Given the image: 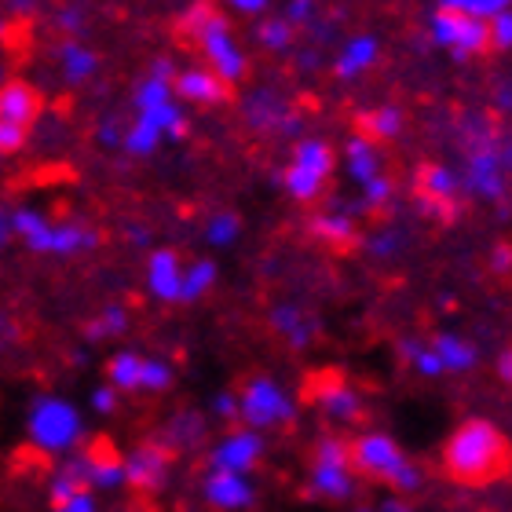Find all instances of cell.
<instances>
[{
    "instance_id": "1",
    "label": "cell",
    "mask_w": 512,
    "mask_h": 512,
    "mask_svg": "<svg viewBox=\"0 0 512 512\" xmlns=\"http://www.w3.org/2000/svg\"><path fill=\"white\" fill-rule=\"evenodd\" d=\"M443 469H447L450 480L465 483V487H483V483L502 480L512 469L509 439L487 417H469L443 443Z\"/></svg>"
},
{
    "instance_id": "2",
    "label": "cell",
    "mask_w": 512,
    "mask_h": 512,
    "mask_svg": "<svg viewBox=\"0 0 512 512\" xmlns=\"http://www.w3.org/2000/svg\"><path fill=\"white\" fill-rule=\"evenodd\" d=\"M180 30H183V37L202 52V66H209L220 81L235 85V81L246 77L249 55H246V48L238 44L224 11L209 8V4H194V8L183 11Z\"/></svg>"
},
{
    "instance_id": "3",
    "label": "cell",
    "mask_w": 512,
    "mask_h": 512,
    "mask_svg": "<svg viewBox=\"0 0 512 512\" xmlns=\"http://www.w3.org/2000/svg\"><path fill=\"white\" fill-rule=\"evenodd\" d=\"M348 458H352L355 476L384 483V487H392L399 498L417 494L425 487L421 465H417L414 458H406L403 447H399L388 432H359V436L348 443Z\"/></svg>"
},
{
    "instance_id": "4",
    "label": "cell",
    "mask_w": 512,
    "mask_h": 512,
    "mask_svg": "<svg viewBox=\"0 0 512 512\" xmlns=\"http://www.w3.org/2000/svg\"><path fill=\"white\" fill-rule=\"evenodd\" d=\"M11 224H15V238H19L22 246L44 256L92 253L99 246V238H103L85 220H48L41 209H30V205H19L11 213Z\"/></svg>"
},
{
    "instance_id": "5",
    "label": "cell",
    "mask_w": 512,
    "mask_h": 512,
    "mask_svg": "<svg viewBox=\"0 0 512 512\" xmlns=\"http://www.w3.org/2000/svg\"><path fill=\"white\" fill-rule=\"evenodd\" d=\"M465 187L472 194H480L487 202H498L502 205L505 198V180H509L512 172V139L509 136H498L491 125L480 128H469V136H465Z\"/></svg>"
},
{
    "instance_id": "6",
    "label": "cell",
    "mask_w": 512,
    "mask_h": 512,
    "mask_svg": "<svg viewBox=\"0 0 512 512\" xmlns=\"http://www.w3.org/2000/svg\"><path fill=\"white\" fill-rule=\"evenodd\" d=\"M26 436H30L33 450L70 458V454L85 443V421L77 414V406L66 403L63 395H41V399L30 403Z\"/></svg>"
},
{
    "instance_id": "7",
    "label": "cell",
    "mask_w": 512,
    "mask_h": 512,
    "mask_svg": "<svg viewBox=\"0 0 512 512\" xmlns=\"http://www.w3.org/2000/svg\"><path fill=\"white\" fill-rule=\"evenodd\" d=\"M308 498L319 502H348L355 498V469L348 443L341 436H319L308 469Z\"/></svg>"
},
{
    "instance_id": "8",
    "label": "cell",
    "mask_w": 512,
    "mask_h": 512,
    "mask_svg": "<svg viewBox=\"0 0 512 512\" xmlns=\"http://www.w3.org/2000/svg\"><path fill=\"white\" fill-rule=\"evenodd\" d=\"M293 417H297V403H293V395L275 377L256 374L242 384V392H238V421L246 428L264 436L267 428H282Z\"/></svg>"
},
{
    "instance_id": "9",
    "label": "cell",
    "mask_w": 512,
    "mask_h": 512,
    "mask_svg": "<svg viewBox=\"0 0 512 512\" xmlns=\"http://www.w3.org/2000/svg\"><path fill=\"white\" fill-rule=\"evenodd\" d=\"M428 33H432V44L447 48L458 63L461 59H472V55L491 52V33H487V22L469 19V15L454 11L450 4H439V8L432 11V19H428Z\"/></svg>"
},
{
    "instance_id": "10",
    "label": "cell",
    "mask_w": 512,
    "mask_h": 512,
    "mask_svg": "<svg viewBox=\"0 0 512 512\" xmlns=\"http://www.w3.org/2000/svg\"><path fill=\"white\" fill-rule=\"evenodd\" d=\"M461 180L458 172L443 165V161H425L414 176V202L421 216H436V220H454L458 213Z\"/></svg>"
},
{
    "instance_id": "11",
    "label": "cell",
    "mask_w": 512,
    "mask_h": 512,
    "mask_svg": "<svg viewBox=\"0 0 512 512\" xmlns=\"http://www.w3.org/2000/svg\"><path fill=\"white\" fill-rule=\"evenodd\" d=\"M304 399L319 406L330 421H344V425H348V421H359V417L366 414V403H363V395H359V388H355L348 377L333 374V370L308 377Z\"/></svg>"
},
{
    "instance_id": "12",
    "label": "cell",
    "mask_w": 512,
    "mask_h": 512,
    "mask_svg": "<svg viewBox=\"0 0 512 512\" xmlns=\"http://www.w3.org/2000/svg\"><path fill=\"white\" fill-rule=\"evenodd\" d=\"M172 469V450L158 436L143 439L125 454V487L136 494H158L169 480Z\"/></svg>"
},
{
    "instance_id": "13",
    "label": "cell",
    "mask_w": 512,
    "mask_h": 512,
    "mask_svg": "<svg viewBox=\"0 0 512 512\" xmlns=\"http://www.w3.org/2000/svg\"><path fill=\"white\" fill-rule=\"evenodd\" d=\"M264 458V436L253 428H231L224 439H216L209 450V472H235V476H249Z\"/></svg>"
},
{
    "instance_id": "14",
    "label": "cell",
    "mask_w": 512,
    "mask_h": 512,
    "mask_svg": "<svg viewBox=\"0 0 512 512\" xmlns=\"http://www.w3.org/2000/svg\"><path fill=\"white\" fill-rule=\"evenodd\" d=\"M77 458L85 465L88 491H114L125 483V454H118V447L110 439H92L77 450Z\"/></svg>"
},
{
    "instance_id": "15",
    "label": "cell",
    "mask_w": 512,
    "mask_h": 512,
    "mask_svg": "<svg viewBox=\"0 0 512 512\" xmlns=\"http://www.w3.org/2000/svg\"><path fill=\"white\" fill-rule=\"evenodd\" d=\"M172 96L191 107H220L231 99V85L209 70V66H187L172 77Z\"/></svg>"
},
{
    "instance_id": "16",
    "label": "cell",
    "mask_w": 512,
    "mask_h": 512,
    "mask_svg": "<svg viewBox=\"0 0 512 512\" xmlns=\"http://www.w3.org/2000/svg\"><path fill=\"white\" fill-rule=\"evenodd\" d=\"M183 256L176 249H150L147 256V293L161 304H180L183 300Z\"/></svg>"
},
{
    "instance_id": "17",
    "label": "cell",
    "mask_w": 512,
    "mask_h": 512,
    "mask_svg": "<svg viewBox=\"0 0 512 512\" xmlns=\"http://www.w3.org/2000/svg\"><path fill=\"white\" fill-rule=\"evenodd\" d=\"M202 498H205V505L216 512H246V509H253V502H256V487L249 483V476L205 472Z\"/></svg>"
},
{
    "instance_id": "18",
    "label": "cell",
    "mask_w": 512,
    "mask_h": 512,
    "mask_svg": "<svg viewBox=\"0 0 512 512\" xmlns=\"http://www.w3.org/2000/svg\"><path fill=\"white\" fill-rule=\"evenodd\" d=\"M44 110L41 92L30 81H0V121L11 128L30 132Z\"/></svg>"
},
{
    "instance_id": "19",
    "label": "cell",
    "mask_w": 512,
    "mask_h": 512,
    "mask_svg": "<svg viewBox=\"0 0 512 512\" xmlns=\"http://www.w3.org/2000/svg\"><path fill=\"white\" fill-rule=\"evenodd\" d=\"M267 322H271V330H275L293 352H304V348L315 341V330H319L315 319H311L300 304H275L271 315H267Z\"/></svg>"
},
{
    "instance_id": "20",
    "label": "cell",
    "mask_w": 512,
    "mask_h": 512,
    "mask_svg": "<svg viewBox=\"0 0 512 512\" xmlns=\"http://www.w3.org/2000/svg\"><path fill=\"white\" fill-rule=\"evenodd\" d=\"M99 52L85 41H59L55 48V66H59V77L66 85H85L99 74Z\"/></svg>"
},
{
    "instance_id": "21",
    "label": "cell",
    "mask_w": 512,
    "mask_h": 512,
    "mask_svg": "<svg viewBox=\"0 0 512 512\" xmlns=\"http://www.w3.org/2000/svg\"><path fill=\"white\" fill-rule=\"evenodd\" d=\"M377 55H381V41L374 33H355L344 41V48L333 59V74L337 77H359L366 70H374Z\"/></svg>"
},
{
    "instance_id": "22",
    "label": "cell",
    "mask_w": 512,
    "mask_h": 512,
    "mask_svg": "<svg viewBox=\"0 0 512 512\" xmlns=\"http://www.w3.org/2000/svg\"><path fill=\"white\" fill-rule=\"evenodd\" d=\"M293 169H304L311 176H319V180L330 183V176L337 172V150L319 136H304L293 143V161H289Z\"/></svg>"
},
{
    "instance_id": "23",
    "label": "cell",
    "mask_w": 512,
    "mask_h": 512,
    "mask_svg": "<svg viewBox=\"0 0 512 512\" xmlns=\"http://www.w3.org/2000/svg\"><path fill=\"white\" fill-rule=\"evenodd\" d=\"M381 158H384L381 147L370 143L366 136H359V132L344 143V169H348V176H352L359 187H366L370 180L381 176Z\"/></svg>"
},
{
    "instance_id": "24",
    "label": "cell",
    "mask_w": 512,
    "mask_h": 512,
    "mask_svg": "<svg viewBox=\"0 0 512 512\" xmlns=\"http://www.w3.org/2000/svg\"><path fill=\"white\" fill-rule=\"evenodd\" d=\"M311 238H319L322 246L330 249H355L359 246V227H355L352 216L344 213H315L308 220Z\"/></svg>"
},
{
    "instance_id": "25",
    "label": "cell",
    "mask_w": 512,
    "mask_h": 512,
    "mask_svg": "<svg viewBox=\"0 0 512 512\" xmlns=\"http://www.w3.org/2000/svg\"><path fill=\"white\" fill-rule=\"evenodd\" d=\"M428 344H432V352H436L443 374H465V370H472V366L480 363L476 344L458 337V333H436Z\"/></svg>"
},
{
    "instance_id": "26",
    "label": "cell",
    "mask_w": 512,
    "mask_h": 512,
    "mask_svg": "<svg viewBox=\"0 0 512 512\" xmlns=\"http://www.w3.org/2000/svg\"><path fill=\"white\" fill-rule=\"evenodd\" d=\"M355 132L381 147V143H388V139H395L399 132H403V110L392 107V103H381V107H374V110H363V114L355 118Z\"/></svg>"
},
{
    "instance_id": "27",
    "label": "cell",
    "mask_w": 512,
    "mask_h": 512,
    "mask_svg": "<svg viewBox=\"0 0 512 512\" xmlns=\"http://www.w3.org/2000/svg\"><path fill=\"white\" fill-rule=\"evenodd\" d=\"M143 359L139 352H118L110 355L107 363V381L114 392H143Z\"/></svg>"
},
{
    "instance_id": "28",
    "label": "cell",
    "mask_w": 512,
    "mask_h": 512,
    "mask_svg": "<svg viewBox=\"0 0 512 512\" xmlns=\"http://www.w3.org/2000/svg\"><path fill=\"white\" fill-rule=\"evenodd\" d=\"M128 326H132V315H128L125 304H107L96 319H88L85 337H88V341H110V337H121V333H128Z\"/></svg>"
},
{
    "instance_id": "29",
    "label": "cell",
    "mask_w": 512,
    "mask_h": 512,
    "mask_svg": "<svg viewBox=\"0 0 512 512\" xmlns=\"http://www.w3.org/2000/svg\"><path fill=\"white\" fill-rule=\"evenodd\" d=\"M297 30L286 22V15H264V19H256L253 26V41L267 52H286L289 44H293Z\"/></svg>"
},
{
    "instance_id": "30",
    "label": "cell",
    "mask_w": 512,
    "mask_h": 512,
    "mask_svg": "<svg viewBox=\"0 0 512 512\" xmlns=\"http://www.w3.org/2000/svg\"><path fill=\"white\" fill-rule=\"evenodd\" d=\"M213 286H216V264H213V260H209V256H202V260H191V264L183 267V300H180V304L202 300Z\"/></svg>"
},
{
    "instance_id": "31",
    "label": "cell",
    "mask_w": 512,
    "mask_h": 512,
    "mask_svg": "<svg viewBox=\"0 0 512 512\" xmlns=\"http://www.w3.org/2000/svg\"><path fill=\"white\" fill-rule=\"evenodd\" d=\"M275 180L286 187V194L293 202H315V198H322V191H326V180H319V176H311V172H304V169H293V165H289L282 176H275Z\"/></svg>"
},
{
    "instance_id": "32",
    "label": "cell",
    "mask_w": 512,
    "mask_h": 512,
    "mask_svg": "<svg viewBox=\"0 0 512 512\" xmlns=\"http://www.w3.org/2000/svg\"><path fill=\"white\" fill-rule=\"evenodd\" d=\"M158 439L172 450V454H176V450L194 447V443L202 439V417L180 414L176 421H169V428H165V432H158Z\"/></svg>"
},
{
    "instance_id": "33",
    "label": "cell",
    "mask_w": 512,
    "mask_h": 512,
    "mask_svg": "<svg viewBox=\"0 0 512 512\" xmlns=\"http://www.w3.org/2000/svg\"><path fill=\"white\" fill-rule=\"evenodd\" d=\"M242 235V216L231 209H220L205 220V242L209 246H235V238Z\"/></svg>"
},
{
    "instance_id": "34",
    "label": "cell",
    "mask_w": 512,
    "mask_h": 512,
    "mask_svg": "<svg viewBox=\"0 0 512 512\" xmlns=\"http://www.w3.org/2000/svg\"><path fill=\"white\" fill-rule=\"evenodd\" d=\"M399 355H403L406 366H414L421 377H443V366H439L436 352H432V344H428V341H417V337H410V341L399 344Z\"/></svg>"
},
{
    "instance_id": "35",
    "label": "cell",
    "mask_w": 512,
    "mask_h": 512,
    "mask_svg": "<svg viewBox=\"0 0 512 512\" xmlns=\"http://www.w3.org/2000/svg\"><path fill=\"white\" fill-rule=\"evenodd\" d=\"M253 103L246 107V118L253 121L256 128H271V125H286V110L278 103L275 96H267V92H256L249 96Z\"/></svg>"
},
{
    "instance_id": "36",
    "label": "cell",
    "mask_w": 512,
    "mask_h": 512,
    "mask_svg": "<svg viewBox=\"0 0 512 512\" xmlns=\"http://www.w3.org/2000/svg\"><path fill=\"white\" fill-rule=\"evenodd\" d=\"M359 191H363V198H359V209H363V213H384L395 198V183H392V176L381 172L377 180H370L366 187H359Z\"/></svg>"
},
{
    "instance_id": "37",
    "label": "cell",
    "mask_w": 512,
    "mask_h": 512,
    "mask_svg": "<svg viewBox=\"0 0 512 512\" xmlns=\"http://www.w3.org/2000/svg\"><path fill=\"white\" fill-rule=\"evenodd\" d=\"M172 366L165 363V359H154V355H147L143 359V392H165L172 384Z\"/></svg>"
},
{
    "instance_id": "38",
    "label": "cell",
    "mask_w": 512,
    "mask_h": 512,
    "mask_svg": "<svg viewBox=\"0 0 512 512\" xmlns=\"http://www.w3.org/2000/svg\"><path fill=\"white\" fill-rule=\"evenodd\" d=\"M450 8L461 11V15H469V19L491 22L494 15H502L512 4H505V0H450Z\"/></svg>"
},
{
    "instance_id": "39",
    "label": "cell",
    "mask_w": 512,
    "mask_h": 512,
    "mask_svg": "<svg viewBox=\"0 0 512 512\" xmlns=\"http://www.w3.org/2000/svg\"><path fill=\"white\" fill-rule=\"evenodd\" d=\"M85 8H59L55 11V30L63 33V41H81V30H85Z\"/></svg>"
},
{
    "instance_id": "40",
    "label": "cell",
    "mask_w": 512,
    "mask_h": 512,
    "mask_svg": "<svg viewBox=\"0 0 512 512\" xmlns=\"http://www.w3.org/2000/svg\"><path fill=\"white\" fill-rule=\"evenodd\" d=\"M487 33H491L494 52H509L512 48V8H505L502 15H494V19L487 22Z\"/></svg>"
},
{
    "instance_id": "41",
    "label": "cell",
    "mask_w": 512,
    "mask_h": 512,
    "mask_svg": "<svg viewBox=\"0 0 512 512\" xmlns=\"http://www.w3.org/2000/svg\"><path fill=\"white\" fill-rule=\"evenodd\" d=\"M399 246H403V231H395V227H388V231H381V235L370 238V256L374 260H388V256L399 253Z\"/></svg>"
},
{
    "instance_id": "42",
    "label": "cell",
    "mask_w": 512,
    "mask_h": 512,
    "mask_svg": "<svg viewBox=\"0 0 512 512\" xmlns=\"http://www.w3.org/2000/svg\"><path fill=\"white\" fill-rule=\"evenodd\" d=\"M52 512H99V502L92 491H81L74 498H63V502H55Z\"/></svg>"
},
{
    "instance_id": "43",
    "label": "cell",
    "mask_w": 512,
    "mask_h": 512,
    "mask_svg": "<svg viewBox=\"0 0 512 512\" xmlns=\"http://www.w3.org/2000/svg\"><path fill=\"white\" fill-rule=\"evenodd\" d=\"M26 136L30 132H22V128H11L0 121V158H8V154H15V150L26 147Z\"/></svg>"
},
{
    "instance_id": "44",
    "label": "cell",
    "mask_w": 512,
    "mask_h": 512,
    "mask_svg": "<svg viewBox=\"0 0 512 512\" xmlns=\"http://www.w3.org/2000/svg\"><path fill=\"white\" fill-rule=\"evenodd\" d=\"M92 410L96 414H114L118 410V392L110 384H99L96 392H92Z\"/></svg>"
},
{
    "instance_id": "45",
    "label": "cell",
    "mask_w": 512,
    "mask_h": 512,
    "mask_svg": "<svg viewBox=\"0 0 512 512\" xmlns=\"http://www.w3.org/2000/svg\"><path fill=\"white\" fill-rule=\"evenodd\" d=\"M213 414L220 421H238V392H220L213 399Z\"/></svg>"
},
{
    "instance_id": "46",
    "label": "cell",
    "mask_w": 512,
    "mask_h": 512,
    "mask_svg": "<svg viewBox=\"0 0 512 512\" xmlns=\"http://www.w3.org/2000/svg\"><path fill=\"white\" fill-rule=\"evenodd\" d=\"M99 139L107 143V147H121V139H125V125L118 118H107L99 125Z\"/></svg>"
},
{
    "instance_id": "47",
    "label": "cell",
    "mask_w": 512,
    "mask_h": 512,
    "mask_svg": "<svg viewBox=\"0 0 512 512\" xmlns=\"http://www.w3.org/2000/svg\"><path fill=\"white\" fill-rule=\"evenodd\" d=\"M491 267L498 271V275H512V246H509V242H502V246H494Z\"/></svg>"
},
{
    "instance_id": "48",
    "label": "cell",
    "mask_w": 512,
    "mask_h": 512,
    "mask_svg": "<svg viewBox=\"0 0 512 512\" xmlns=\"http://www.w3.org/2000/svg\"><path fill=\"white\" fill-rule=\"evenodd\" d=\"M494 374H498L502 384H512V344L498 352V359H494Z\"/></svg>"
},
{
    "instance_id": "49",
    "label": "cell",
    "mask_w": 512,
    "mask_h": 512,
    "mask_svg": "<svg viewBox=\"0 0 512 512\" xmlns=\"http://www.w3.org/2000/svg\"><path fill=\"white\" fill-rule=\"evenodd\" d=\"M11 213H15V209H8V205L0 202V249H4L11 242V238H15V224H11Z\"/></svg>"
},
{
    "instance_id": "50",
    "label": "cell",
    "mask_w": 512,
    "mask_h": 512,
    "mask_svg": "<svg viewBox=\"0 0 512 512\" xmlns=\"http://www.w3.org/2000/svg\"><path fill=\"white\" fill-rule=\"evenodd\" d=\"M377 512H417V509L406 502V498H399V494H395V498H384V502L377 505Z\"/></svg>"
},
{
    "instance_id": "51",
    "label": "cell",
    "mask_w": 512,
    "mask_h": 512,
    "mask_svg": "<svg viewBox=\"0 0 512 512\" xmlns=\"http://www.w3.org/2000/svg\"><path fill=\"white\" fill-rule=\"evenodd\" d=\"M231 8L242 11V15H260V11H267V0H235Z\"/></svg>"
},
{
    "instance_id": "52",
    "label": "cell",
    "mask_w": 512,
    "mask_h": 512,
    "mask_svg": "<svg viewBox=\"0 0 512 512\" xmlns=\"http://www.w3.org/2000/svg\"><path fill=\"white\" fill-rule=\"evenodd\" d=\"M355 512H374V509H355Z\"/></svg>"
},
{
    "instance_id": "53",
    "label": "cell",
    "mask_w": 512,
    "mask_h": 512,
    "mask_svg": "<svg viewBox=\"0 0 512 512\" xmlns=\"http://www.w3.org/2000/svg\"><path fill=\"white\" fill-rule=\"evenodd\" d=\"M128 512H136V509H128Z\"/></svg>"
}]
</instances>
